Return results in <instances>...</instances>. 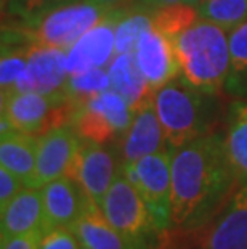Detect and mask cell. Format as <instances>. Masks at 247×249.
Instances as JSON below:
<instances>
[{"label":"cell","instance_id":"6da1fadb","mask_svg":"<svg viewBox=\"0 0 247 249\" xmlns=\"http://www.w3.org/2000/svg\"><path fill=\"white\" fill-rule=\"evenodd\" d=\"M172 227L202 229L239 183L223 135L206 134L172 151Z\"/></svg>","mask_w":247,"mask_h":249},{"label":"cell","instance_id":"7a4b0ae2","mask_svg":"<svg viewBox=\"0 0 247 249\" xmlns=\"http://www.w3.org/2000/svg\"><path fill=\"white\" fill-rule=\"evenodd\" d=\"M172 42L183 79L207 95L220 92L231 68L225 29L206 19L196 21Z\"/></svg>","mask_w":247,"mask_h":249},{"label":"cell","instance_id":"3957f363","mask_svg":"<svg viewBox=\"0 0 247 249\" xmlns=\"http://www.w3.org/2000/svg\"><path fill=\"white\" fill-rule=\"evenodd\" d=\"M206 95L183 77L172 79L156 92L154 107L169 150L206 135L210 118Z\"/></svg>","mask_w":247,"mask_h":249},{"label":"cell","instance_id":"277c9868","mask_svg":"<svg viewBox=\"0 0 247 249\" xmlns=\"http://www.w3.org/2000/svg\"><path fill=\"white\" fill-rule=\"evenodd\" d=\"M76 107L65 90L49 95L12 92L2 97V118L15 130L42 135L50 129L69 124Z\"/></svg>","mask_w":247,"mask_h":249},{"label":"cell","instance_id":"5b68a950","mask_svg":"<svg viewBox=\"0 0 247 249\" xmlns=\"http://www.w3.org/2000/svg\"><path fill=\"white\" fill-rule=\"evenodd\" d=\"M172 150L152 153L138 161L122 162V172L148 206L157 231L172 227Z\"/></svg>","mask_w":247,"mask_h":249},{"label":"cell","instance_id":"8992f818","mask_svg":"<svg viewBox=\"0 0 247 249\" xmlns=\"http://www.w3.org/2000/svg\"><path fill=\"white\" fill-rule=\"evenodd\" d=\"M109 10L87 0L63 5L31 26H23L33 44L69 52L71 47L108 17Z\"/></svg>","mask_w":247,"mask_h":249},{"label":"cell","instance_id":"52a82bcc","mask_svg":"<svg viewBox=\"0 0 247 249\" xmlns=\"http://www.w3.org/2000/svg\"><path fill=\"white\" fill-rule=\"evenodd\" d=\"M132 118L127 100L114 89H108L77 105L69 125L83 142L104 145L122 139L132 124Z\"/></svg>","mask_w":247,"mask_h":249},{"label":"cell","instance_id":"ba28073f","mask_svg":"<svg viewBox=\"0 0 247 249\" xmlns=\"http://www.w3.org/2000/svg\"><path fill=\"white\" fill-rule=\"evenodd\" d=\"M109 224L129 236L151 240L156 233L151 213L132 182L124 176L122 164L99 204Z\"/></svg>","mask_w":247,"mask_h":249},{"label":"cell","instance_id":"9c48e42d","mask_svg":"<svg viewBox=\"0 0 247 249\" xmlns=\"http://www.w3.org/2000/svg\"><path fill=\"white\" fill-rule=\"evenodd\" d=\"M81 145L82 139L69 124L55 127L39 135L37 162L31 187L40 190L51 180L67 176Z\"/></svg>","mask_w":247,"mask_h":249},{"label":"cell","instance_id":"30bf717a","mask_svg":"<svg viewBox=\"0 0 247 249\" xmlns=\"http://www.w3.org/2000/svg\"><path fill=\"white\" fill-rule=\"evenodd\" d=\"M130 8V7H129ZM129 8L111 10L108 17L83 34L67 52V71L79 74L93 68H108L115 55V28Z\"/></svg>","mask_w":247,"mask_h":249},{"label":"cell","instance_id":"8fae6325","mask_svg":"<svg viewBox=\"0 0 247 249\" xmlns=\"http://www.w3.org/2000/svg\"><path fill=\"white\" fill-rule=\"evenodd\" d=\"M117 172L119 169H115V161L111 151L99 143L82 140V145L66 177L74 178L85 192L88 199L99 206Z\"/></svg>","mask_w":247,"mask_h":249},{"label":"cell","instance_id":"7c38bea8","mask_svg":"<svg viewBox=\"0 0 247 249\" xmlns=\"http://www.w3.org/2000/svg\"><path fill=\"white\" fill-rule=\"evenodd\" d=\"M67 77V52L33 44L28 66L18 79L15 92L56 93L65 89Z\"/></svg>","mask_w":247,"mask_h":249},{"label":"cell","instance_id":"4fadbf2b","mask_svg":"<svg viewBox=\"0 0 247 249\" xmlns=\"http://www.w3.org/2000/svg\"><path fill=\"white\" fill-rule=\"evenodd\" d=\"M133 55L148 86L156 92L181 71L173 42L152 28L140 37Z\"/></svg>","mask_w":247,"mask_h":249},{"label":"cell","instance_id":"5bb4252c","mask_svg":"<svg viewBox=\"0 0 247 249\" xmlns=\"http://www.w3.org/2000/svg\"><path fill=\"white\" fill-rule=\"evenodd\" d=\"M132 124L120 139L122 162H133L152 153L165 150L167 142L157 118L154 98L140 103L132 109Z\"/></svg>","mask_w":247,"mask_h":249},{"label":"cell","instance_id":"9a60e30c","mask_svg":"<svg viewBox=\"0 0 247 249\" xmlns=\"http://www.w3.org/2000/svg\"><path fill=\"white\" fill-rule=\"evenodd\" d=\"M45 231L71 227L92 203L74 178L63 176L40 188Z\"/></svg>","mask_w":247,"mask_h":249},{"label":"cell","instance_id":"2e32d148","mask_svg":"<svg viewBox=\"0 0 247 249\" xmlns=\"http://www.w3.org/2000/svg\"><path fill=\"white\" fill-rule=\"evenodd\" d=\"M69 229L76 233L82 246L90 249H151L149 240L129 236L113 227L95 203L88 204Z\"/></svg>","mask_w":247,"mask_h":249},{"label":"cell","instance_id":"e0dca14e","mask_svg":"<svg viewBox=\"0 0 247 249\" xmlns=\"http://www.w3.org/2000/svg\"><path fill=\"white\" fill-rule=\"evenodd\" d=\"M204 249H247V182L230 196L222 214L207 231Z\"/></svg>","mask_w":247,"mask_h":249},{"label":"cell","instance_id":"ac0fdd59","mask_svg":"<svg viewBox=\"0 0 247 249\" xmlns=\"http://www.w3.org/2000/svg\"><path fill=\"white\" fill-rule=\"evenodd\" d=\"M0 213H2V222H0L2 238L45 233L44 203L39 188L24 187Z\"/></svg>","mask_w":247,"mask_h":249},{"label":"cell","instance_id":"d6986e66","mask_svg":"<svg viewBox=\"0 0 247 249\" xmlns=\"http://www.w3.org/2000/svg\"><path fill=\"white\" fill-rule=\"evenodd\" d=\"M39 135L24 134L19 130L3 132L0 139V162L13 172L24 187H31L34 178L35 162H37Z\"/></svg>","mask_w":247,"mask_h":249},{"label":"cell","instance_id":"ffe728a7","mask_svg":"<svg viewBox=\"0 0 247 249\" xmlns=\"http://www.w3.org/2000/svg\"><path fill=\"white\" fill-rule=\"evenodd\" d=\"M109 81L111 89L120 93L127 100L130 109L138 107L140 103L149 98H154L156 90H152L145 76L141 74L138 65H136L133 52L130 53H115L111 63L108 65Z\"/></svg>","mask_w":247,"mask_h":249},{"label":"cell","instance_id":"44dd1931","mask_svg":"<svg viewBox=\"0 0 247 249\" xmlns=\"http://www.w3.org/2000/svg\"><path fill=\"white\" fill-rule=\"evenodd\" d=\"M223 140L239 183L247 182V103L238 102L231 107Z\"/></svg>","mask_w":247,"mask_h":249},{"label":"cell","instance_id":"7402d4cb","mask_svg":"<svg viewBox=\"0 0 247 249\" xmlns=\"http://www.w3.org/2000/svg\"><path fill=\"white\" fill-rule=\"evenodd\" d=\"M198 8L185 2H178L157 10L151 15V28L164 34L169 39H175L178 34L186 31L198 21Z\"/></svg>","mask_w":247,"mask_h":249},{"label":"cell","instance_id":"603a6c76","mask_svg":"<svg viewBox=\"0 0 247 249\" xmlns=\"http://www.w3.org/2000/svg\"><path fill=\"white\" fill-rule=\"evenodd\" d=\"M196 8L199 18L223 29H234L247 19V0H204Z\"/></svg>","mask_w":247,"mask_h":249},{"label":"cell","instance_id":"cb8c5ba5","mask_svg":"<svg viewBox=\"0 0 247 249\" xmlns=\"http://www.w3.org/2000/svg\"><path fill=\"white\" fill-rule=\"evenodd\" d=\"M109 87H111V81H109L108 68H93L79 74H69L63 90L76 105H81Z\"/></svg>","mask_w":247,"mask_h":249},{"label":"cell","instance_id":"d4e9b609","mask_svg":"<svg viewBox=\"0 0 247 249\" xmlns=\"http://www.w3.org/2000/svg\"><path fill=\"white\" fill-rule=\"evenodd\" d=\"M151 29V15L130 7L119 19L115 28V53H130L135 50L140 37Z\"/></svg>","mask_w":247,"mask_h":249},{"label":"cell","instance_id":"484cf974","mask_svg":"<svg viewBox=\"0 0 247 249\" xmlns=\"http://www.w3.org/2000/svg\"><path fill=\"white\" fill-rule=\"evenodd\" d=\"M74 2L79 0H8L7 12L16 17L23 26H31L51 10Z\"/></svg>","mask_w":247,"mask_h":249},{"label":"cell","instance_id":"4316f807","mask_svg":"<svg viewBox=\"0 0 247 249\" xmlns=\"http://www.w3.org/2000/svg\"><path fill=\"white\" fill-rule=\"evenodd\" d=\"M230 53H231V70L234 72L247 70V19L238 28L231 31L228 36Z\"/></svg>","mask_w":247,"mask_h":249},{"label":"cell","instance_id":"83f0119b","mask_svg":"<svg viewBox=\"0 0 247 249\" xmlns=\"http://www.w3.org/2000/svg\"><path fill=\"white\" fill-rule=\"evenodd\" d=\"M82 243L69 227H60L44 233L39 249H81Z\"/></svg>","mask_w":247,"mask_h":249},{"label":"cell","instance_id":"f1b7e54d","mask_svg":"<svg viewBox=\"0 0 247 249\" xmlns=\"http://www.w3.org/2000/svg\"><path fill=\"white\" fill-rule=\"evenodd\" d=\"M24 183L7 167H0V211L5 209L8 203L23 190Z\"/></svg>","mask_w":247,"mask_h":249},{"label":"cell","instance_id":"f546056e","mask_svg":"<svg viewBox=\"0 0 247 249\" xmlns=\"http://www.w3.org/2000/svg\"><path fill=\"white\" fill-rule=\"evenodd\" d=\"M42 236L44 235L31 233V235L2 238V248L0 249H39V243Z\"/></svg>","mask_w":247,"mask_h":249},{"label":"cell","instance_id":"4dcf8cb0","mask_svg":"<svg viewBox=\"0 0 247 249\" xmlns=\"http://www.w3.org/2000/svg\"><path fill=\"white\" fill-rule=\"evenodd\" d=\"M178 2H181V0H135L133 7L141 10V12L152 15L154 12H157V10L169 7V5H173V3H178Z\"/></svg>","mask_w":247,"mask_h":249},{"label":"cell","instance_id":"1f68e13d","mask_svg":"<svg viewBox=\"0 0 247 249\" xmlns=\"http://www.w3.org/2000/svg\"><path fill=\"white\" fill-rule=\"evenodd\" d=\"M90 3H95L99 5V7L106 8V10H117V8H129V7H133L135 0H87Z\"/></svg>","mask_w":247,"mask_h":249},{"label":"cell","instance_id":"d6a6232c","mask_svg":"<svg viewBox=\"0 0 247 249\" xmlns=\"http://www.w3.org/2000/svg\"><path fill=\"white\" fill-rule=\"evenodd\" d=\"M181 2H185L188 5H191V7H198L199 3H202L204 0H181Z\"/></svg>","mask_w":247,"mask_h":249},{"label":"cell","instance_id":"836d02e7","mask_svg":"<svg viewBox=\"0 0 247 249\" xmlns=\"http://www.w3.org/2000/svg\"><path fill=\"white\" fill-rule=\"evenodd\" d=\"M5 2H8V0H2V7H5Z\"/></svg>","mask_w":247,"mask_h":249},{"label":"cell","instance_id":"e575fe53","mask_svg":"<svg viewBox=\"0 0 247 249\" xmlns=\"http://www.w3.org/2000/svg\"><path fill=\"white\" fill-rule=\"evenodd\" d=\"M81 249H90V248H85V246H82Z\"/></svg>","mask_w":247,"mask_h":249}]
</instances>
